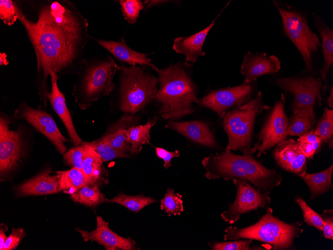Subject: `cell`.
Returning a JSON list of instances; mask_svg holds the SVG:
<instances>
[{"mask_svg":"<svg viewBox=\"0 0 333 250\" xmlns=\"http://www.w3.org/2000/svg\"><path fill=\"white\" fill-rule=\"evenodd\" d=\"M18 20L25 29L37 62L40 100L46 106L47 78L77 73L91 36L88 22L68 0H13Z\"/></svg>","mask_w":333,"mask_h":250,"instance_id":"1","label":"cell"},{"mask_svg":"<svg viewBox=\"0 0 333 250\" xmlns=\"http://www.w3.org/2000/svg\"><path fill=\"white\" fill-rule=\"evenodd\" d=\"M201 164L207 179H243L263 193H269L282 181L281 175L274 169L265 167L252 155H236L225 149L204 158Z\"/></svg>","mask_w":333,"mask_h":250,"instance_id":"2","label":"cell"},{"mask_svg":"<svg viewBox=\"0 0 333 250\" xmlns=\"http://www.w3.org/2000/svg\"><path fill=\"white\" fill-rule=\"evenodd\" d=\"M186 62H178L160 69L155 99L159 113L166 119H176L192 114L193 104L201 106L195 85L185 69Z\"/></svg>","mask_w":333,"mask_h":250,"instance_id":"3","label":"cell"},{"mask_svg":"<svg viewBox=\"0 0 333 250\" xmlns=\"http://www.w3.org/2000/svg\"><path fill=\"white\" fill-rule=\"evenodd\" d=\"M118 69L119 65L109 55L85 58L73 85V95L78 106L85 110L109 95L114 89L113 78Z\"/></svg>","mask_w":333,"mask_h":250,"instance_id":"4","label":"cell"},{"mask_svg":"<svg viewBox=\"0 0 333 250\" xmlns=\"http://www.w3.org/2000/svg\"><path fill=\"white\" fill-rule=\"evenodd\" d=\"M302 223L288 224L273 215L267 207L266 214L255 224L244 228L229 226L225 230L224 240L248 239L270 244L274 250H295L294 240L303 230Z\"/></svg>","mask_w":333,"mask_h":250,"instance_id":"5","label":"cell"},{"mask_svg":"<svg viewBox=\"0 0 333 250\" xmlns=\"http://www.w3.org/2000/svg\"><path fill=\"white\" fill-rule=\"evenodd\" d=\"M146 65H119V107L124 112L135 114L155 99L158 77L147 71Z\"/></svg>","mask_w":333,"mask_h":250,"instance_id":"6","label":"cell"},{"mask_svg":"<svg viewBox=\"0 0 333 250\" xmlns=\"http://www.w3.org/2000/svg\"><path fill=\"white\" fill-rule=\"evenodd\" d=\"M270 108L263 103L262 94L259 91L254 99L228 112L222 118L223 127L228 139L225 149L252 155L251 139L255 118Z\"/></svg>","mask_w":333,"mask_h":250,"instance_id":"7","label":"cell"},{"mask_svg":"<svg viewBox=\"0 0 333 250\" xmlns=\"http://www.w3.org/2000/svg\"><path fill=\"white\" fill-rule=\"evenodd\" d=\"M273 3L279 12L285 34L302 55L305 71L308 74L313 68L312 55L320 45L319 37L311 30L303 13L290 7L282 6L276 1H273Z\"/></svg>","mask_w":333,"mask_h":250,"instance_id":"8","label":"cell"},{"mask_svg":"<svg viewBox=\"0 0 333 250\" xmlns=\"http://www.w3.org/2000/svg\"><path fill=\"white\" fill-rule=\"evenodd\" d=\"M276 83L284 90L294 95L290 107L292 111L297 110L313 109L318 102L322 103V89L324 88L321 78L315 73L304 76L282 77L277 79Z\"/></svg>","mask_w":333,"mask_h":250,"instance_id":"9","label":"cell"},{"mask_svg":"<svg viewBox=\"0 0 333 250\" xmlns=\"http://www.w3.org/2000/svg\"><path fill=\"white\" fill-rule=\"evenodd\" d=\"M286 102L283 94L277 101L257 138L258 140L251 148V154L257 152L259 157L270 148L285 140L287 136L289 118L284 111Z\"/></svg>","mask_w":333,"mask_h":250,"instance_id":"10","label":"cell"},{"mask_svg":"<svg viewBox=\"0 0 333 250\" xmlns=\"http://www.w3.org/2000/svg\"><path fill=\"white\" fill-rule=\"evenodd\" d=\"M9 118L1 113L0 118V175H9L25 156V146L20 130H9Z\"/></svg>","mask_w":333,"mask_h":250,"instance_id":"11","label":"cell"},{"mask_svg":"<svg viewBox=\"0 0 333 250\" xmlns=\"http://www.w3.org/2000/svg\"><path fill=\"white\" fill-rule=\"evenodd\" d=\"M232 181L237 187V195L234 202L221 214L225 222L234 224L241 215L259 208L267 207L270 204L269 193H261L243 179H234Z\"/></svg>","mask_w":333,"mask_h":250,"instance_id":"12","label":"cell"},{"mask_svg":"<svg viewBox=\"0 0 333 250\" xmlns=\"http://www.w3.org/2000/svg\"><path fill=\"white\" fill-rule=\"evenodd\" d=\"M13 117L24 119L37 131L47 137L61 154L67 150L64 143L67 141L61 134L52 117L47 112L40 109H35L26 102L19 105L14 110Z\"/></svg>","mask_w":333,"mask_h":250,"instance_id":"13","label":"cell"},{"mask_svg":"<svg viewBox=\"0 0 333 250\" xmlns=\"http://www.w3.org/2000/svg\"><path fill=\"white\" fill-rule=\"evenodd\" d=\"M252 82L213 91L200 100L201 106L211 109L223 118L233 109L250 101L253 91Z\"/></svg>","mask_w":333,"mask_h":250,"instance_id":"14","label":"cell"},{"mask_svg":"<svg viewBox=\"0 0 333 250\" xmlns=\"http://www.w3.org/2000/svg\"><path fill=\"white\" fill-rule=\"evenodd\" d=\"M97 227L91 232L80 229L75 230L81 234L85 242L95 241L102 245L106 250H137L136 243L131 237H122L112 231L109 227V223L101 217L96 218Z\"/></svg>","mask_w":333,"mask_h":250,"instance_id":"15","label":"cell"},{"mask_svg":"<svg viewBox=\"0 0 333 250\" xmlns=\"http://www.w3.org/2000/svg\"><path fill=\"white\" fill-rule=\"evenodd\" d=\"M280 69L281 62L275 55L249 52L244 55L240 72L245 77L244 82L248 83L263 75L277 72Z\"/></svg>","mask_w":333,"mask_h":250,"instance_id":"16","label":"cell"},{"mask_svg":"<svg viewBox=\"0 0 333 250\" xmlns=\"http://www.w3.org/2000/svg\"><path fill=\"white\" fill-rule=\"evenodd\" d=\"M274 157L284 170L296 174L300 177L306 173V158L294 140L285 139L278 143L274 152Z\"/></svg>","mask_w":333,"mask_h":250,"instance_id":"17","label":"cell"},{"mask_svg":"<svg viewBox=\"0 0 333 250\" xmlns=\"http://www.w3.org/2000/svg\"><path fill=\"white\" fill-rule=\"evenodd\" d=\"M91 38L121 62L131 66L137 64L149 66L157 72L160 70L151 62L152 59L147 57L149 54L139 52L131 49L126 43L124 37L118 41L95 38L91 36Z\"/></svg>","mask_w":333,"mask_h":250,"instance_id":"18","label":"cell"},{"mask_svg":"<svg viewBox=\"0 0 333 250\" xmlns=\"http://www.w3.org/2000/svg\"><path fill=\"white\" fill-rule=\"evenodd\" d=\"M191 141L209 148H216L217 143L208 125L200 121L185 122L169 121L166 125Z\"/></svg>","mask_w":333,"mask_h":250,"instance_id":"19","label":"cell"},{"mask_svg":"<svg viewBox=\"0 0 333 250\" xmlns=\"http://www.w3.org/2000/svg\"><path fill=\"white\" fill-rule=\"evenodd\" d=\"M50 76L51 87V91L47 95V98L54 111L65 125L71 141L75 146H79L81 144L82 140L74 126L70 112L66 103L65 97L58 88L57 80L59 78L54 73H51Z\"/></svg>","mask_w":333,"mask_h":250,"instance_id":"20","label":"cell"},{"mask_svg":"<svg viewBox=\"0 0 333 250\" xmlns=\"http://www.w3.org/2000/svg\"><path fill=\"white\" fill-rule=\"evenodd\" d=\"M51 171L47 169L24 182L16 189L17 197L45 195L57 193L59 191L60 175L51 176Z\"/></svg>","mask_w":333,"mask_h":250,"instance_id":"21","label":"cell"},{"mask_svg":"<svg viewBox=\"0 0 333 250\" xmlns=\"http://www.w3.org/2000/svg\"><path fill=\"white\" fill-rule=\"evenodd\" d=\"M219 15L204 29L189 36L178 37L174 39L173 49L177 53L185 56L186 61L196 62L199 56H204L205 52L202 47L206 36L214 25Z\"/></svg>","mask_w":333,"mask_h":250,"instance_id":"22","label":"cell"},{"mask_svg":"<svg viewBox=\"0 0 333 250\" xmlns=\"http://www.w3.org/2000/svg\"><path fill=\"white\" fill-rule=\"evenodd\" d=\"M315 24L322 40L323 65L320 70L321 78L324 82V90L327 88V76L333 65V30L319 15L313 13Z\"/></svg>","mask_w":333,"mask_h":250,"instance_id":"23","label":"cell"},{"mask_svg":"<svg viewBox=\"0 0 333 250\" xmlns=\"http://www.w3.org/2000/svg\"><path fill=\"white\" fill-rule=\"evenodd\" d=\"M289 119L287 135L301 136L311 130L316 115L313 109L294 110Z\"/></svg>","mask_w":333,"mask_h":250,"instance_id":"24","label":"cell"},{"mask_svg":"<svg viewBox=\"0 0 333 250\" xmlns=\"http://www.w3.org/2000/svg\"><path fill=\"white\" fill-rule=\"evenodd\" d=\"M56 174L60 175L59 191L72 194L81 188L89 185L88 182L82 170L76 168L65 171H57Z\"/></svg>","mask_w":333,"mask_h":250,"instance_id":"25","label":"cell"},{"mask_svg":"<svg viewBox=\"0 0 333 250\" xmlns=\"http://www.w3.org/2000/svg\"><path fill=\"white\" fill-rule=\"evenodd\" d=\"M333 167L332 164L322 172L314 174L306 173L301 177L309 188L311 199L324 194L331 188Z\"/></svg>","mask_w":333,"mask_h":250,"instance_id":"26","label":"cell"},{"mask_svg":"<svg viewBox=\"0 0 333 250\" xmlns=\"http://www.w3.org/2000/svg\"><path fill=\"white\" fill-rule=\"evenodd\" d=\"M157 118L150 119L144 125H139L128 129V136L131 144V155L139 154L143 145L149 144L150 130L157 123Z\"/></svg>","mask_w":333,"mask_h":250,"instance_id":"27","label":"cell"},{"mask_svg":"<svg viewBox=\"0 0 333 250\" xmlns=\"http://www.w3.org/2000/svg\"><path fill=\"white\" fill-rule=\"evenodd\" d=\"M87 146L86 154L83 162L82 170L89 185L95 184L101 177L103 163L99 154L85 142Z\"/></svg>","mask_w":333,"mask_h":250,"instance_id":"28","label":"cell"},{"mask_svg":"<svg viewBox=\"0 0 333 250\" xmlns=\"http://www.w3.org/2000/svg\"><path fill=\"white\" fill-rule=\"evenodd\" d=\"M69 197L75 203L89 207H95L107 201L96 184L85 186Z\"/></svg>","mask_w":333,"mask_h":250,"instance_id":"29","label":"cell"},{"mask_svg":"<svg viewBox=\"0 0 333 250\" xmlns=\"http://www.w3.org/2000/svg\"><path fill=\"white\" fill-rule=\"evenodd\" d=\"M157 201L151 197L143 195L129 196L120 193L113 198L107 200L106 202L116 203L125 207L131 211L138 213L145 207Z\"/></svg>","mask_w":333,"mask_h":250,"instance_id":"30","label":"cell"},{"mask_svg":"<svg viewBox=\"0 0 333 250\" xmlns=\"http://www.w3.org/2000/svg\"><path fill=\"white\" fill-rule=\"evenodd\" d=\"M315 134L320 138L322 142L328 144L333 148V110L325 108L320 120Z\"/></svg>","mask_w":333,"mask_h":250,"instance_id":"31","label":"cell"},{"mask_svg":"<svg viewBox=\"0 0 333 250\" xmlns=\"http://www.w3.org/2000/svg\"><path fill=\"white\" fill-rule=\"evenodd\" d=\"M161 209L168 216L180 215L183 211L182 196L167 188L164 197L161 201Z\"/></svg>","mask_w":333,"mask_h":250,"instance_id":"32","label":"cell"},{"mask_svg":"<svg viewBox=\"0 0 333 250\" xmlns=\"http://www.w3.org/2000/svg\"><path fill=\"white\" fill-rule=\"evenodd\" d=\"M322 141L311 130L306 134L299 137L297 143L299 148L306 158L312 159L315 153L319 150Z\"/></svg>","mask_w":333,"mask_h":250,"instance_id":"33","label":"cell"},{"mask_svg":"<svg viewBox=\"0 0 333 250\" xmlns=\"http://www.w3.org/2000/svg\"><path fill=\"white\" fill-rule=\"evenodd\" d=\"M116 150L128 153L131 150L128 130L119 129L115 132L110 133L101 140Z\"/></svg>","mask_w":333,"mask_h":250,"instance_id":"34","label":"cell"},{"mask_svg":"<svg viewBox=\"0 0 333 250\" xmlns=\"http://www.w3.org/2000/svg\"><path fill=\"white\" fill-rule=\"evenodd\" d=\"M100 156L103 162L118 158H128V153L116 150L101 140L87 142Z\"/></svg>","mask_w":333,"mask_h":250,"instance_id":"35","label":"cell"},{"mask_svg":"<svg viewBox=\"0 0 333 250\" xmlns=\"http://www.w3.org/2000/svg\"><path fill=\"white\" fill-rule=\"evenodd\" d=\"M118 2L125 19L130 24L137 21L140 11L145 7L144 2L139 0H119Z\"/></svg>","mask_w":333,"mask_h":250,"instance_id":"36","label":"cell"},{"mask_svg":"<svg viewBox=\"0 0 333 250\" xmlns=\"http://www.w3.org/2000/svg\"><path fill=\"white\" fill-rule=\"evenodd\" d=\"M86 148L85 142L71 148L64 154L63 159L65 163L72 168L82 170L86 154Z\"/></svg>","mask_w":333,"mask_h":250,"instance_id":"37","label":"cell"},{"mask_svg":"<svg viewBox=\"0 0 333 250\" xmlns=\"http://www.w3.org/2000/svg\"><path fill=\"white\" fill-rule=\"evenodd\" d=\"M296 202L301 209L304 221L307 224L322 231L323 222L321 215L314 211L303 199L298 198Z\"/></svg>","mask_w":333,"mask_h":250,"instance_id":"38","label":"cell"},{"mask_svg":"<svg viewBox=\"0 0 333 250\" xmlns=\"http://www.w3.org/2000/svg\"><path fill=\"white\" fill-rule=\"evenodd\" d=\"M252 242V239H244L230 242H213L208 245L213 250H251L250 247Z\"/></svg>","mask_w":333,"mask_h":250,"instance_id":"39","label":"cell"},{"mask_svg":"<svg viewBox=\"0 0 333 250\" xmlns=\"http://www.w3.org/2000/svg\"><path fill=\"white\" fill-rule=\"evenodd\" d=\"M0 18L8 26L12 25L16 21L18 17L13 0H0Z\"/></svg>","mask_w":333,"mask_h":250,"instance_id":"40","label":"cell"},{"mask_svg":"<svg viewBox=\"0 0 333 250\" xmlns=\"http://www.w3.org/2000/svg\"><path fill=\"white\" fill-rule=\"evenodd\" d=\"M26 235L23 229L12 228L1 250H12L18 246L22 239Z\"/></svg>","mask_w":333,"mask_h":250,"instance_id":"41","label":"cell"},{"mask_svg":"<svg viewBox=\"0 0 333 250\" xmlns=\"http://www.w3.org/2000/svg\"><path fill=\"white\" fill-rule=\"evenodd\" d=\"M323 222V231L326 239H333V210H326L321 215Z\"/></svg>","mask_w":333,"mask_h":250,"instance_id":"42","label":"cell"},{"mask_svg":"<svg viewBox=\"0 0 333 250\" xmlns=\"http://www.w3.org/2000/svg\"><path fill=\"white\" fill-rule=\"evenodd\" d=\"M157 156L163 160L164 167L167 169L171 166V160L173 158L178 157L180 155L179 151L176 150L173 152L168 151L160 147H155Z\"/></svg>","mask_w":333,"mask_h":250,"instance_id":"43","label":"cell"},{"mask_svg":"<svg viewBox=\"0 0 333 250\" xmlns=\"http://www.w3.org/2000/svg\"><path fill=\"white\" fill-rule=\"evenodd\" d=\"M167 0H146L144 2L145 7L144 10L146 11L149 9L150 8L156 6L157 5L161 4L164 3H165Z\"/></svg>","mask_w":333,"mask_h":250,"instance_id":"44","label":"cell"},{"mask_svg":"<svg viewBox=\"0 0 333 250\" xmlns=\"http://www.w3.org/2000/svg\"><path fill=\"white\" fill-rule=\"evenodd\" d=\"M7 228L4 229V228H0V250H1L7 238L8 237L6 236L5 235V231L6 230Z\"/></svg>","mask_w":333,"mask_h":250,"instance_id":"45","label":"cell"},{"mask_svg":"<svg viewBox=\"0 0 333 250\" xmlns=\"http://www.w3.org/2000/svg\"><path fill=\"white\" fill-rule=\"evenodd\" d=\"M330 95L327 99V103L331 109L333 108V87L332 85Z\"/></svg>","mask_w":333,"mask_h":250,"instance_id":"46","label":"cell"},{"mask_svg":"<svg viewBox=\"0 0 333 250\" xmlns=\"http://www.w3.org/2000/svg\"><path fill=\"white\" fill-rule=\"evenodd\" d=\"M7 55L5 53H0V65H6L8 63V61L7 60Z\"/></svg>","mask_w":333,"mask_h":250,"instance_id":"47","label":"cell"}]
</instances>
